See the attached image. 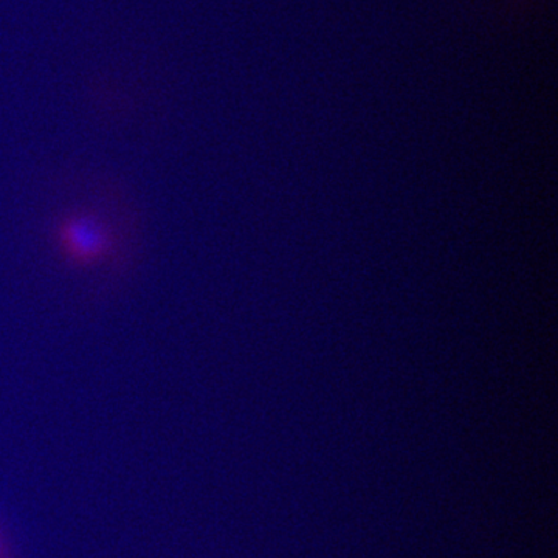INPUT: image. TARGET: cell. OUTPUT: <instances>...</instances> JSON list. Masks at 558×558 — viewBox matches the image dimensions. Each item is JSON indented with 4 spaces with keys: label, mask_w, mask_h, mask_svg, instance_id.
Masks as SVG:
<instances>
[{
    "label": "cell",
    "mask_w": 558,
    "mask_h": 558,
    "mask_svg": "<svg viewBox=\"0 0 558 558\" xmlns=\"http://www.w3.org/2000/svg\"><path fill=\"white\" fill-rule=\"evenodd\" d=\"M51 242L62 263L78 271L112 266L124 248L119 227L94 205L61 211L51 226Z\"/></svg>",
    "instance_id": "obj_1"
}]
</instances>
